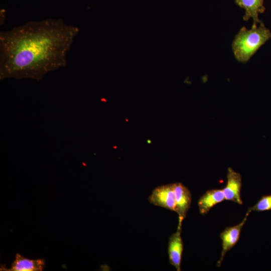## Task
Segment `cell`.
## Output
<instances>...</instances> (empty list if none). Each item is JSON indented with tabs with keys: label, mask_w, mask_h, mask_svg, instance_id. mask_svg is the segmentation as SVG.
<instances>
[{
	"label": "cell",
	"mask_w": 271,
	"mask_h": 271,
	"mask_svg": "<svg viewBox=\"0 0 271 271\" xmlns=\"http://www.w3.org/2000/svg\"><path fill=\"white\" fill-rule=\"evenodd\" d=\"M251 211L263 212L271 210V194L262 196L257 203L249 208Z\"/></svg>",
	"instance_id": "obj_11"
},
{
	"label": "cell",
	"mask_w": 271,
	"mask_h": 271,
	"mask_svg": "<svg viewBox=\"0 0 271 271\" xmlns=\"http://www.w3.org/2000/svg\"><path fill=\"white\" fill-rule=\"evenodd\" d=\"M45 266V261L42 259H30L17 253L11 268L8 269L1 267V270L41 271Z\"/></svg>",
	"instance_id": "obj_9"
},
{
	"label": "cell",
	"mask_w": 271,
	"mask_h": 271,
	"mask_svg": "<svg viewBox=\"0 0 271 271\" xmlns=\"http://www.w3.org/2000/svg\"><path fill=\"white\" fill-rule=\"evenodd\" d=\"M225 200L222 189H211L207 191L200 197L198 206L200 214L205 215L215 205Z\"/></svg>",
	"instance_id": "obj_10"
},
{
	"label": "cell",
	"mask_w": 271,
	"mask_h": 271,
	"mask_svg": "<svg viewBox=\"0 0 271 271\" xmlns=\"http://www.w3.org/2000/svg\"><path fill=\"white\" fill-rule=\"evenodd\" d=\"M242 181L241 175L231 168L227 174V184L222 189L225 200L233 201L239 205L243 204L241 198Z\"/></svg>",
	"instance_id": "obj_6"
},
{
	"label": "cell",
	"mask_w": 271,
	"mask_h": 271,
	"mask_svg": "<svg viewBox=\"0 0 271 271\" xmlns=\"http://www.w3.org/2000/svg\"><path fill=\"white\" fill-rule=\"evenodd\" d=\"M271 38V32L261 22L250 29L242 27L232 43L234 56L239 62H248L257 51Z\"/></svg>",
	"instance_id": "obj_2"
},
{
	"label": "cell",
	"mask_w": 271,
	"mask_h": 271,
	"mask_svg": "<svg viewBox=\"0 0 271 271\" xmlns=\"http://www.w3.org/2000/svg\"><path fill=\"white\" fill-rule=\"evenodd\" d=\"M174 187L176 203L175 212L178 215V225L181 226L190 207L192 196L190 190L183 184L175 183Z\"/></svg>",
	"instance_id": "obj_5"
},
{
	"label": "cell",
	"mask_w": 271,
	"mask_h": 271,
	"mask_svg": "<svg viewBox=\"0 0 271 271\" xmlns=\"http://www.w3.org/2000/svg\"><path fill=\"white\" fill-rule=\"evenodd\" d=\"M152 204L175 211V198L174 183L158 186L152 191L148 198Z\"/></svg>",
	"instance_id": "obj_3"
},
{
	"label": "cell",
	"mask_w": 271,
	"mask_h": 271,
	"mask_svg": "<svg viewBox=\"0 0 271 271\" xmlns=\"http://www.w3.org/2000/svg\"><path fill=\"white\" fill-rule=\"evenodd\" d=\"M235 4L245 10L243 19L248 21L250 18L253 20V25L261 23L258 15L265 11L263 0H235Z\"/></svg>",
	"instance_id": "obj_8"
},
{
	"label": "cell",
	"mask_w": 271,
	"mask_h": 271,
	"mask_svg": "<svg viewBox=\"0 0 271 271\" xmlns=\"http://www.w3.org/2000/svg\"><path fill=\"white\" fill-rule=\"evenodd\" d=\"M181 226L169 237L168 252L170 263L177 271L181 270V262L183 251V242L181 235Z\"/></svg>",
	"instance_id": "obj_7"
},
{
	"label": "cell",
	"mask_w": 271,
	"mask_h": 271,
	"mask_svg": "<svg viewBox=\"0 0 271 271\" xmlns=\"http://www.w3.org/2000/svg\"><path fill=\"white\" fill-rule=\"evenodd\" d=\"M251 212V210L249 208L241 222L235 226L226 227L220 234V238L222 240V251L220 259L217 262L218 266L221 265L226 253L238 242L241 229Z\"/></svg>",
	"instance_id": "obj_4"
},
{
	"label": "cell",
	"mask_w": 271,
	"mask_h": 271,
	"mask_svg": "<svg viewBox=\"0 0 271 271\" xmlns=\"http://www.w3.org/2000/svg\"><path fill=\"white\" fill-rule=\"evenodd\" d=\"M79 32L62 20L30 21L0 34V79L40 80L66 66Z\"/></svg>",
	"instance_id": "obj_1"
}]
</instances>
